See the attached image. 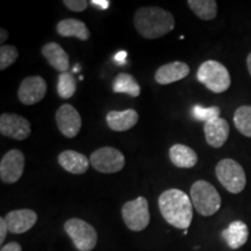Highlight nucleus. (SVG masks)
Wrapping results in <instances>:
<instances>
[{"label":"nucleus","instance_id":"20e7f679","mask_svg":"<svg viewBox=\"0 0 251 251\" xmlns=\"http://www.w3.org/2000/svg\"><path fill=\"white\" fill-rule=\"evenodd\" d=\"M197 78L207 89L214 93H222L229 89L231 84L230 75L227 68L218 61L203 62L198 69Z\"/></svg>","mask_w":251,"mask_h":251},{"label":"nucleus","instance_id":"0eeeda50","mask_svg":"<svg viewBox=\"0 0 251 251\" xmlns=\"http://www.w3.org/2000/svg\"><path fill=\"white\" fill-rule=\"evenodd\" d=\"M122 219L130 230H144L150 222L148 200L144 197H139L135 200L126 202L122 207Z\"/></svg>","mask_w":251,"mask_h":251},{"label":"nucleus","instance_id":"5701e85b","mask_svg":"<svg viewBox=\"0 0 251 251\" xmlns=\"http://www.w3.org/2000/svg\"><path fill=\"white\" fill-rule=\"evenodd\" d=\"M187 5L201 20H213L218 14V2L215 0H188Z\"/></svg>","mask_w":251,"mask_h":251},{"label":"nucleus","instance_id":"9d476101","mask_svg":"<svg viewBox=\"0 0 251 251\" xmlns=\"http://www.w3.org/2000/svg\"><path fill=\"white\" fill-rule=\"evenodd\" d=\"M0 133L17 141H24L31 134L30 122L14 113H4L0 117Z\"/></svg>","mask_w":251,"mask_h":251},{"label":"nucleus","instance_id":"dca6fc26","mask_svg":"<svg viewBox=\"0 0 251 251\" xmlns=\"http://www.w3.org/2000/svg\"><path fill=\"white\" fill-rule=\"evenodd\" d=\"M58 163L65 171L74 175H84L90 165L87 157L75 150H65L59 153Z\"/></svg>","mask_w":251,"mask_h":251},{"label":"nucleus","instance_id":"c85d7f7f","mask_svg":"<svg viewBox=\"0 0 251 251\" xmlns=\"http://www.w3.org/2000/svg\"><path fill=\"white\" fill-rule=\"evenodd\" d=\"M7 231H8V227L7 225H6L5 218H0V244L4 243L6 235H7Z\"/></svg>","mask_w":251,"mask_h":251},{"label":"nucleus","instance_id":"a211bd4d","mask_svg":"<svg viewBox=\"0 0 251 251\" xmlns=\"http://www.w3.org/2000/svg\"><path fill=\"white\" fill-rule=\"evenodd\" d=\"M221 236L230 249H238L247 243L249 237V229L243 221L236 220L222 230Z\"/></svg>","mask_w":251,"mask_h":251},{"label":"nucleus","instance_id":"1a4fd4ad","mask_svg":"<svg viewBox=\"0 0 251 251\" xmlns=\"http://www.w3.org/2000/svg\"><path fill=\"white\" fill-rule=\"evenodd\" d=\"M25 155L18 149L6 152L0 162V179L5 184H14L23 177Z\"/></svg>","mask_w":251,"mask_h":251},{"label":"nucleus","instance_id":"f257e3e1","mask_svg":"<svg viewBox=\"0 0 251 251\" xmlns=\"http://www.w3.org/2000/svg\"><path fill=\"white\" fill-rule=\"evenodd\" d=\"M192 200L188 194L177 188L164 191L158 199L159 211L165 221L172 227L184 230H187L192 222Z\"/></svg>","mask_w":251,"mask_h":251},{"label":"nucleus","instance_id":"4be33fe9","mask_svg":"<svg viewBox=\"0 0 251 251\" xmlns=\"http://www.w3.org/2000/svg\"><path fill=\"white\" fill-rule=\"evenodd\" d=\"M113 92L125 93L131 98H136L141 94V87L131 75L121 72L113 80Z\"/></svg>","mask_w":251,"mask_h":251},{"label":"nucleus","instance_id":"7ed1b4c3","mask_svg":"<svg viewBox=\"0 0 251 251\" xmlns=\"http://www.w3.org/2000/svg\"><path fill=\"white\" fill-rule=\"evenodd\" d=\"M191 200L196 211L202 216L215 214L221 207L219 192L206 180H198L191 186Z\"/></svg>","mask_w":251,"mask_h":251},{"label":"nucleus","instance_id":"4468645a","mask_svg":"<svg viewBox=\"0 0 251 251\" xmlns=\"http://www.w3.org/2000/svg\"><path fill=\"white\" fill-rule=\"evenodd\" d=\"M206 142L213 148H221L228 140L229 136V125L227 120L222 118H216L206 122L203 126Z\"/></svg>","mask_w":251,"mask_h":251},{"label":"nucleus","instance_id":"423d86ee","mask_svg":"<svg viewBox=\"0 0 251 251\" xmlns=\"http://www.w3.org/2000/svg\"><path fill=\"white\" fill-rule=\"evenodd\" d=\"M64 230L79 251H92L97 246L98 234L92 225L81 219H70L64 224Z\"/></svg>","mask_w":251,"mask_h":251},{"label":"nucleus","instance_id":"a878e982","mask_svg":"<svg viewBox=\"0 0 251 251\" xmlns=\"http://www.w3.org/2000/svg\"><path fill=\"white\" fill-rule=\"evenodd\" d=\"M192 117L198 121L208 122L213 120V119L220 118L221 114V109L218 106H212V107H203V106L196 105L192 108Z\"/></svg>","mask_w":251,"mask_h":251},{"label":"nucleus","instance_id":"b1692460","mask_svg":"<svg viewBox=\"0 0 251 251\" xmlns=\"http://www.w3.org/2000/svg\"><path fill=\"white\" fill-rule=\"evenodd\" d=\"M234 125L241 134L251 137V106H241L235 111Z\"/></svg>","mask_w":251,"mask_h":251},{"label":"nucleus","instance_id":"f8f14e48","mask_svg":"<svg viewBox=\"0 0 251 251\" xmlns=\"http://www.w3.org/2000/svg\"><path fill=\"white\" fill-rule=\"evenodd\" d=\"M56 124L61 133L68 139H72L81 128L80 114L74 106L64 103L56 112Z\"/></svg>","mask_w":251,"mask_h":251},{"label":"nucleus","instance_id":"bb28decb","mask_svg":"<svg viewBox=\"0 0 251 251\" xmlns=\"http://www.w3.org/2000/svg\"><path fill=\"white\" fill-rule=\"evenodd\" d=\"M19 57V51L14 46L4 45L0 48V70H5L14 64Z\"/></svg>","mask_w":251,"mask_h":251},{"label":"nucleus","instance_id":"412c9836","mask_svg":"<svg viewBox=\"0 0 251 251\" xmlns=\"http://www.w3.org/2000/svg\"><path fill=\"white\" fill-rule=\"evenodd\" d=\"M57 33L64 37H77L81 41L90 39V30L83 21L78 19H65L57 24Z\"/></svg>","mask_w":251,"mask_h":251},{"label":"nucleus","instance_id":"cd10ccee","mask_svg":"<svg viewBox=\"0 0 251 251\" xmlns=\"http://www.w3.org/2000/svg\"><path fill=\"white\" fill-rule=\"evenodd\" d=\"M63 4L72 12H83L89 6V2L85 0H63Z\"/></svg>","mask_w":251,"mask_h":251},{"label":"nucleus","instance_id":"6e6552de","mask_svg":"<svg viewBox=\"0 0 251 251\" xmlns=\"http://www.w3.org/2000/svg\"><path fill=\"white\" fill-rule=\"evenodd\" d=\"M90 163L101 174H115L124 169L126 159L120 150L113 147H102L91 155Z\"/></svg>","mask_w":251,"mask_h":251},{"label":"nucleus","instance_id":"6ab92c4d","mask_svg":"<svg viewBox=\"0 0 251 251\" xmlns=\"http://www.w3.org/2000/svg\"><path fill=\"white\" fill-rule=\"evenodd\" d=\"M41 51H42V55L45 56V58L49 63L50 67L54 68L55 70L61 71V74L68 72L69 68H70L69 56L58 43H47V45L42 47Z\"/></svg>","mask_w":251,"mask_h":251},{"label":"nucleus","instance_id":"f3484780","mask_svg":"<svg viewBox=\"0 0 251 251\" xmlns=\"http://www.w3.org/2000/svg\"><path fill=\"white\" fill-rule=\"evenodd\" d=\"M108 127L114 131H126L134 127L139 121V113L129 108L126 111H111L106 115Z\"/></svg>","mask_w":251,"mask_h":251},{"label":"nucleus","instance_id":"c756f323","mask_svg":"<svg viewBox=\"0 0 251 251\" xmlns=\"http://www.w3.org/2000/svg\"><path fill=\"white\" fill-rule=\"evenodd\" d=\"M0 251H23V248L17 242H9L2 246Z\"/></svg>","mask_w":251,"mask_h":251},{"label":"nucleus","instance_id":"72a5a7b5","mask_svg":"<svg viewBox=\"0 0 251 251\" xmlns=\"http://www.w3.org/2000/svg\"><path fill=\"white\" fill-rule=\"evenodd\" d=\"M247 65H248V70H249V74L251 76V52L248 55V57H247Z\"/></svg>","mask_w":251,"mask_h":251},{"label":"nucleus","instance_id":"393cba45","mask_svg":"<svg viewBox=\"0 0 251 251\" xmlns=\"http://www.w3.org/2000/svg\"><path fill=\"white\" fill-rule=\"evenodd\" d=\"M77 90V80L70 72L59 75L57 81V93L62 99H70Z\"/></svg>","mask_w":251,"mask_h":251},{"label":"nucleus","instance_id":"ddd939ff","mask_svg":"<svg viewBox=\"0 0 251 251\" xmlns=\"http://www.w3.org/2000/svg\"><path fill=\"white\" fill-rule=\"evenodd\" d=\"M8 231L12 234H24L34 227L37 221V214L31 209H17L5 216Z\"/></svg>","mask_w":251,"mask_h":251},{"label":"nucleus","instance_id":"aec40b11","mask_svg":"<svg viewBox=\"0 0 251 251\" xmlns=\"http://www.w3.org/2000/svg\"><path fill=\"white\" fill-rule=\"evenodd\" d=\"M172 164L180 169H191L198 163V155L192 148L185 144H175L169 151Z\"/></svg>","mask_w":251,"mask_h":251},{"label":"nucleus","instance_id":"39448f33","mask_svg":"<svg viewBox=\"0 0 251 251\" xmlns=\"http://www.w3.org/2000/svg\"><path fill=\"white\" fill-rule=\"evenodd\" d=\"M216 178L228 192L238 194L244 190L247 184L246 172L240 163L230 158H225L215 168Z\"/></svg>","mask_w":251,"mask_h":251},{"label":"nucleus","instance_id":"473e14b6","mask_svg":"<svg viewBox=\"0 0 251 251\" xmlns=\"http://www.w3.org/2000/svg\"><path fill=\"white\" fill-rule=\"evenodd\" d=\"M0 42H1V46H4V42L6 40H7V36H8V34H7V31H6L4 28H1V30H0Z\"/></svg>","mask_w":251,"mask_h":251},{"label":"nucleus","instance_id":"9b49d317","mask_svg":"<svg viewBox=\"0 0 251 251\" xmlns=\"http://www.w3.org/2000/svg\"><path fill=\"white\" fill-rule=\"evenodd\" d=\"M47 83L41 76H29L21 81L18 90V98L24 105L31 106L40 102L46 97Z\"/></svg>","mask_w":251,"mask_h":251},{"label":"nucleus","instance_id":"2f4dec72","mask_svg":"<svg viewBox=\"0 0 251 251\" xmlns=\"http://www.w3.org/2000/svg\"><path fill=\"white\" fill-rule=\"evenodd\" d=\"M126 58H127V51H119L117 55H115V62L118 63L119 65H122L126 61Z\"/></svg>","mask_w":251,"mask_h":251},{"label":"nucleus","instance_id":"f03ea898","mask_svg":"<svg viewBox=\"0 0 251 251\" xmlns=\"http://www.w3.org/2000/svg\"><path fill=\"white\" fill-rule=\"evenodd\" d=\"M134 25L141 36L155 40L175 29V18L161 7H142L135 13Z\"/></svg>","mask_w":251,"mask_h":251},{"label":"nucleus","instance_id":"7c9ffc66","mask_svg":"<svg viewBox=\"0 0 251 251\" xmlns=\"http://www.w3.org/2000/svg\"><path fill=\"white\" fill-rule=\"evenodd\" d=\"M91 4L97 6L100 9H107L109 7V1L108 0H91Z\"/></svg>","mask_w":251,"mask_h":251},{"label":"nucleus","instance_id":"2eb2a0df","mask_svg":"<svg viewBox=\"0 0 251 251\" xmlns=\"http://www.w3.org/2000/svg\"><path fill=\"white\" fill-rule=\"evenodd\" d=\"M190 74V68L186 63L176 61L162 65L155 74V80L161 85L175 83V81L184 79Z\"/></svg>","mask_w":251,"mask_h":251}]
</instances>
